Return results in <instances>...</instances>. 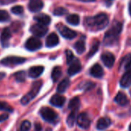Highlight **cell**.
Returning a JSON list of instances; mask_svg holds the SVG:
<instances>
[{
    "instance_id": "22",
    "label": "cell",
    "mask_w": 131,
    "mask_h": 131,
    "mask_svg": "<svg viewBox=\"0 0 131 131\" xmlns=\"http://www.w3.org/2000/svg\"><path fill=\"white\" fill-rule=\"evenodd\" d=\"M80 99L79 97H73V99H71V101H69V104H68V108L71 111H76L79 107H80Z\"/></svg>"
},
{
    "instance_id": "9",
    "label": "cell",
    "mask_w": 131,
    "mask_h": 131,
    "mask_svg": "<svg viewBox=\"0 0 131 131\" xmlns=\"http://www.w3.org/2000/svg\"><path fill=\"white\" fill-rule=\"evenodd\" d=\"M78 126L82 129H87L90 125V119L86 113H81L76 119Z\"/></svg>"
},
{
    "instance_id": "10",
    "label": "cell",
    "mask_w": 131,
    "mask_h": 131,
    "mask_svg": "<svg viewBox=\"0 0 131 131\" xmlns=\"http://www.w3.org/2000/svg\"><path fill=\"white\" fill-rule=\"evenodd\" d=\"M101 59H102V61L103 62V64H105V66H107L109 68H112L115 63V57L110 52L103 53L101 56Z\"/></svg>"
},
{
    "instance_id": "8",
    "label": "cell",
    "mask_w": 131,
    "mask_h": 131,
    "mask_svg": "<svg viewBox=\"0 0 131 131\" xmlns=\"http://www.w3.org/2000/svg\"><path fill=\"white\" fill-rule=\"evenodd\" d=\"M30 31L36 37H42L47 33L48 28L45 25L38 23L31 26Z\"/></svg>"
},
{
    "instance_id": "31",
    "label": "cell",
    "mask_w": 131,
    "mask_h": 131,
    "mask_svg": "<svg viewBox=\"0 0 131 131\" xmlns=\"http://www.w3.org/2000/svg\"><path fill=\"white\" fill-rule=\"evenodd\" d=\"M0 111H3L9 113V112H12L13 109L7 103H5V102H0Z\"/></svg>"
},
{
    "instance_id": "11",
    "label": "cell",
    "mask_w": 131,
    "mask_h": 131,
    "mask_svg": "<svg viewBox=\"0 0 131 131\" xmlns=\"http://www.w3.org/2000/svg\"><path fill=\"white\" fill-rule=\"evenodd\" d=\"M81 68L82 67H81L80 62L77 59H75L69 64V67L68 68V74L69 76H73V75H75V74H78L81 71Z\"/></svg>"
},
{
    "instance_id": "34",
    "label": "cell",
    "mask_w": 131,
    "mask_h": 131,
    "mask_svg": "<svg viewBox=\"0 0 131 131\" xmlns=\"http://www.w3.org/2000/svg\"><path fill=\"white\" fill-rule=\"evenodd\" d=\"M11 11L15 15H21L23 13V7L21 5H15L12 8Z\"/></svg>"
},
{
    "instance_id": "26",
    "label": "cell",
    "mask_w": 131,
    "mask_h": 131,
    "mask_svg": "<svg viewBox=\"0 0 131 131\" xmlns=\"http://www.w3.org/2000/svg\"><path fill=\"white\" fill-rule=\"evenodd\" d=\"M74 48H75V49H76V52L78 54H83L86 50V45H85L84 41H83V40L78 41L75 44Z\"/></svg>"
},
{
    "instance_id": "17",
    "label": "cell",
    "mask_w": 131,
    "mask_h": 131,
    "mask_svg": "<svg viewBox=\"0 0 131 131\" xmlns=\"http://www.w3.org/2000/svg\"><path fill=\"white\" fill-rule=\"evenodd\" d=\"M43 71H44V68L42 66L32 67L29 70V76L32 78H36L42 74Z\"/></svg>"
},
{
    "instance_id": "7",
    "label": "cell",
    "mask_w": 131,
    "mask_h": 131,
    "mask_svg": "<svg viewBox=\"0 0 131 131\" xmlns=\"http://www.w3.org/2000/svg\"><path fill=\"white\" fill-rule=\"evenodd\" d=\"M25 47L27 50L34 51L39 50L42 47V42L37 38L31 37L26 41V42L25 44Z\"/></svg>"
},
{
    "instance_id": "14",
    "label": "cell",
    "mask_w": 131,
    "mask_h": 131,
    "mask_svg": "<svg viewBox=\"0 0 131 131\" xmlns=\"http://www.w3.org/2000/svg\"><path fill=\"white\" fill-rule=\"evenodd\" d=\"M11 38V31L9 28H5L2 30L0 36V41L3 47H7L8 45V41Z\"/></svg>"
},
{
    "instance_id": "5",
    "label": "cell",
    "mask_w": 131,
    "mask_h": 131,
    "mask_svg": "<svg viewBox=\"0 0 131 131\" xmlns=\"http://www.w3.org/2000/svg\"><path fill=\"white\" fill-rule=\"evenodd\" d=\"M26 61L25 58L21 57H15V56H9L3 58L1 61V64L5 66H14L18 65L24 63Z\"/></svg>"
},
{
    "instance_id": "30",
    "label": "cell",
    "mask_w": 131,
    "mask_h": 131,
    "mask_svg": "<svg viewBox=\"0 0 131 131\" xmlns=\"http://www.w3.org/2000/svg\"><path fill=\"white\" fill-rule=\"evenodd\" d=\"M31 128V123L29 121H24L21 125L18 131H29Z\"/></svg>"
},
{
    "instance_id": "43",
    "label": "cell",
    "mask_w": 131,
    "mask_h": 131,
    "mask_svg": "<svg viewBox=\"0 0 131 131\" xmlns=\"http://www.w3.org/2000/svg\"><path fill=\"white\" fill-rule=\"evenodd\" d=\"M112 0H106V2H111Z\"/></svg>"
},
{
    "instance_id": "13",
    "label": "cell",
    "mask_w": 131,
    "mask_h": 131,
    "mask_svg": "<svg viewBox=\"0 0 131 131\" xmlns=\"http://www.w3.org/2000/svg\"><path fill=\"white\" fill-rule=\"evenodd\" d=\"M66 102V98L65 97L60 95V94H55L53 95L51 99H50V103L52 105L57 107H61L64 105Z\"/></svg>"
},
{
    "instance_id": "2",
    "label": "cell",
    "mask_w": 131,
    "mask_h": 131,
    "mask_svg": "<svg viewBox=\"0 0 131 131\" xmlns=\"http://www.w3.org/2000/svg\"><path fill=\"white\" fill-rule=\"evenodd\" d=\"M123 28V25L120 22H116L106 33L104 38V42L107 45H112L117 38Z\"/></svg>"
},
{
    "instance_id": "29",
    "label": "cell",
    "mask_w": 131,
    "mask_h": 131,
    "mask_svg": "<svg viewBox=\"0 0 131 131\" xmlns=\"http://www.w3.org/2000/svg\"><path fill=\"white\" fill-rule=\"evenodd\" d=\"M10 19V15L5 10H0V22L8 21Z\"/></svg>"
},
{
    "instance_id": "4",
    "label": "cell",
    "mask_w": 131,
    "mask_h": 131,
    "mask_svg": "<svg viewBox=\"0 0 131 131\" xmlns=\"http://www.w3.org/2000/svg\"><path fill=\"white\" fill-rule=\"evenodd\" d=\"M40 115L42 119L47 122L53 123L57 118V114L51 108L44 107L40 110Z\"/></svg>"
},
{
    "instance_id": "33",
    "label": "cell",
    "mask_w": 131,
    "mask_h": 131,
    "mask_svg": "<svg viewBox=\"0 0 131 131\" xmlns=\"http://www.w3.org/2000/svg\"><path fill=\"white\" fill-rule=\"evenodd\" d=\"M68 12V11L63 8V7H59V8H56L55 10H54V15H57V16H61V15H66V13Z\"/></svg>"
},
{
    "instance_id": "20",
    "label": "cell",
    "mask_w": 131,
    "mask_h": 131,
    "mask_svg": "<svg viewBox=\"0 0 131 131\" xmlns=\"http://www.w3.org/2000/svg\"><path fill=\"white\" fill-rule=\"evenodd\" d=\"M111 124V121L109 118L107 117H102L98 120L97 124V128L100 130H106L110 127Z\"/></svg>"
},
{
    "instance_id": "37",
    "label": "cell",
    "mask_w": 131,
    "mask_h": 131,
    "mask_svg": "<svg viewBox=\"0 0 131 131\" xmlns=\"http://www.w3.org/2000/svg\"><path fill=\"white\" fill-rule=\"evenodd\" d=\"M125 69L127 71H131V58H130L126 62V65H125Z\"/></svg>"
},
{
    "instance_id": "42",
    "label": "cell",
    "mask_w": 131,
    "mask_h": 131,
    "mask_svg": "<svg viewBox=\"0 0 131 131\" xmlns=\"http://www.w3.org/2000/svg\"><path fill=\"white\" fill-rule=\"evenodd\" d=\"M129 130L131 131V124H130V127H129Z\"/></svg>"
},
{
    "instance_id": "1",
    "label": "cell",
    "mask_w": 131,
    "mask_h": 131,
    "mask_svg": "<svg viewBox=\"0 0 131 131\" xmlns=\"http://www.w3.org/2000/svg\"><path fill=\"white\" fill-rule=\"evenodd\" d=\"M109 23V18L104 13L99 14L94 17L86 18V25L93 31H99L105 28Z\"/></svg>"
},
{
    "instance_id": "21",
    "label": "cell",
    "mask_w": 131,
    "mask_h": 131,
    "mask_svg": "<svg viewBox=\"0 0 131 131\" xmlns=\"http://www.w3.org/2000/svg\"><path fill=\"white\" fill-rule=\"evenodd\" d=\"M114 101H115V102L117 104H118L120 106H125L129 103V100H128L127 95L125 94L122 93V92H119L117 94V96L115 97Z\"/></svg>"
},
{
    "instance_id": "25",
    "label": "cell",
    "mask_w": 131,
    "mask_h": 131,
    "mask_svg": "<svg viewBox=\"0 0 131 131\" xmlns=\"http://www.w3.org/2000/svg\"><path fill=\"white\" fill-rule=\"evenodd\" d=\"M66 21L73 25H78L80 24V17L79 15H76V14H73V15H69V16H67L66 18Z\"/></svg>"
},
{
    "instance_id": "44",
    "label": "cell",
    "mask_w": 131,
    "mask_h": 131,
    "mask_svg": "<svg viewBox=\"0 0 131 131\" xmlns=\"http://www.w3.org/2000/svg\"><path fill=\"white\" fill-rule=\"evenodd\" d=\"M46 131H51V129H48V130H46Z\"/></svg>"
},
{
    "instance_id": "3",
    "label": "cell",
    "mask_w": 131,
    "mask_h": 131,
    "mask_svg": "<svg viewBox=\"0 0 131 131\" xmlns=\"http://www.w3.org/2000/svg\"><path fill=\"white\" fill-rule=\"evenodd\" d=\"M42 83L41 81L34 82L33 84H32V86L31 91H30L26 95H25V96L22 98V100H21V104H22V105H26V104H29V102L36 96V95H37V94L39 93V90H40V88H41V87H42Z\"/></svg>"
},
{
    "instance_id": "19",
    "label": "cell",
    "mask_w": 131,
    "mask_h": 131,
    "mask_svg": "<svg viewBox=\"0 0 131 131\" xmlns=\"http://www.w3.org/2000/svg\"><path fill=\"white\" fill-rule=\"evenodd\" d=\"M131 85V71H127L120 79V86L124 88H127Z\"/></svg>"
},
{
    "instance_id": "38",
    "label": "cell",
    "mask_w": 131,
    "mask_h": 131,
    "mask_svg": "<svg viewBox=\"0 0 131 131\" xmlns=\"http://www.w3.org/2000/svg\"><path fill=\"white\" fill-rule=\"evenodd\" d=\"M35 130L36 131H41L42 130V127L39 124H36V126H35Z\"/></svg>"
},
{
    "instance_id": "40",
    "label": "cell",
    "mask_w": 131,
    "mask_h": 131,
    "mask_svg": "<svg viewBox=\"0 0 131 131\" xmlns=\"http://www.w3.org/2000/svg\"><path fill=\"white\" fill-rule=\"evenodd\" d=\"M80 2H95L96 0H79Z\"/></svg>"
},
{
    "instance_id": "28",
    "label": "cell",
    "mask_w": 131,
    "mask_h": 131,
    "mask_svg": "<svg viewBox=\"0 0 131 131\" xmlns=\"http://www.w3.org/2000/svg\"><path fill=\"white\" fill-rule=\"evenodd\" d=\"M99 46H100V42L97 41H96L93 44V45H92V47H91V48H90V51H89V54H88V57H89V58H90V57H92L93 54H95V53L98 51Z\"/></svg>"
},
{
    "instance_id": "24",
    "label": "cell",
    "mask_w": 131,
    "mask_h": 131,
    "mask_svg": "<svg viewBox=\"0 0 131 131\" xmlns=\"http://www.w3.org/2000/svg\"><path fill=\"white\" fill-rule=\"evenodd\" d=\"M62 75V70L59 67H55L52 71V74H51V78H52V80L53 81V82H57L58 80L60 78Z\"/></svg>"
},
{
    "instance_id": "23",
    "label": "cell",
    "mask_w": 131,
    "mask_h": 131,
    "mask_svg": "<svg viewBox=\"0 0 131 131\" xmlns=\"http://www.w3.org/2000/svg\"><path fill=\"white\" fill-rule=\"evenodd\" d=\"M69 86V80L68 78H64L59 84L57 87V91L59 93H64L68 87Z\"/></svg>"
},
{
    "instance_id": "27",
    "label": "cell",
    "mask_w": 131,
    "mask_h": 131,
    "mask_svg": "<svg viewBox=\"0 0 131 131\" xmlns=\"http://www.w3.org/2000/svg\"><path fill=\"white\" fill-rule=\"evenodd\" d=\"M76 119L77 118L76 117V111H71L70 114L68 116L67 120H66V123H67L68 127H72L74 125L75 121H76Z\"/></svg>"
},
{
    "instance_id": "39",
    "label": "cell",
    "mask_w": 131,
    "mask_h": 131,
    "mask_svg": "<svg viewBox=\"0 0 131 131\" xmlns=\"http://www.w3.org/2000/svg\"><path fill=\"white\" fill-rule=\"evenodd\" d=\"M5 73H3V72H0V81H1V80H2V79L5 78Z\"/></svg>"
},
{
    "instance_id": "41",
    "label": "cell",
    "mask_w": 131,
    "mask_h": 131,
    "mask_svg": "<svg viewBox=\"0 0 131 131\" xmlns=\"http://www.w3.org/2000/svg\"><path fill=\"white\" fill-rule=\"evenodd\" d=\"M129 13H130V15H131V1L130 2V3H129Z\"/></svg>"
},
{
    "instance_id": "45",
    "label": "cell",
    "mask_w": 131,
    "mask_h": 131,
    "mask_svg": "<svg viewBox=\"0 0 131 131\" xmlns=\"http://www.w3.org/2000/svg\"><path fill=\"white\" fill-rule=\"evenodd\" d=\"M0 131H1V130H0Z\"/></svg>"
},
{
    "instance_id": "35",
    "label": "cell",
    "mask_w": 131,
    "mask_h": 131,
    "mask_svg": "<svg viewBox=\"0 0 131 131\" xmlns=\"http://www.w3.org/2000/svg\"><path fill=\"white\" fill-rule=\"evenodd\" d=\"M66 61H67V64H70L76 58L73 54V52L69 50H67L66 51Z\"/></svg>"
},
{
    "instance_id": "36",
    "label": "cell",
    "mask_w": 131,
    "mask_h": 131,
    "mask_svg": "<svg viewBox=\"0 0 131 131\" xmlns=\"http://www.w3.org/2000/svg\"><path fill=\"white\" fill-rule=\"evenodd\" d=\"M8 117V114H6V113H4V114H0V122H2L5 120H7Z\"/></svg>"
},
{
    "instance_id": "15",
    "label": "cell",
    "mask_w": 131,
    "mask_h": 131,
    "mask_svg": "<svg viewBox=\"0 0 131 131\" xmlns=\"http://www.w3.org/2000/svg\"><path fill=\"white\" fill-rule=\"evenodd\" d=\"M59 40L58 35L56 33H51L46 40V45L48 48H53L59 44Z\"/></svg>"
},
{
    "instance_id": "6",
    "label": "cell",
    "mask_w": 131,
    "mask_h": 131,
    "mask_svg": "<svg viewBox=\"0 0 131 131\" xmlns=\"http://www.w3.org/2000/svg\"><path fill=\"white\" fill-rule=\"evenodd\" d=\"M57 29L59 31L60 35L63 38H65L66 39H73L76 36V31H74L73 30L69 28L67 26H66V25H64L63 24L59 23L57 25Z\"/></svg>"
},
{
    "instance_id": "18",
    "label": "cell",
    "mask_w": 131,
    "mask_h": 131,
    "mask_svg": "<svg viewBox=\"0 0 131 131\" xmlns=\"http://www.w3.org/2000/svg\"><path fill=\"white\" fill-rule=\"evenodd\" d=\"M34 19L39 23L41 24L42 25H48L50 22H51V18L49 15L41 13V14H38L37 15H36L34 17Z\"/></svg>"
},
{
    "instance_id": "32",
    "label": "cell",
    "mask_w": 131,
    "mask_h": 131,
    "mask_svg": "<svg viewBox=\"0 0 131 131\" xmlns=\"http://www.w3.org/2000/svg\"><path fill=\"white\" fill-rule=\"evenodd\" d=\"M15 78L18 82H22L25 80V71H19L15 74Z\"/></svg>"
},
{
    "instance_id": "12",
    "label": "cell",
    "mask_w": 131,
    "mask_h": 131,
    "mask_svg": "<svg viewBox=\"0 0 131 131\" xmlns=\"http://www.w3.org/2000/svg\"><path fill=\"white\" fill-rule=\"evenodd\" d=\"M43 2L42 0H29V9L32 12H38L43 8Z\"/></svg>"
},
{
    "instance_id": "16",
    "label": "cell",
    "mask_w": 131,
    "mask_h": 131,
    "mask_svg": "<svg viewBox=\"0 0 131 131\" xmlns=\"http://www.w3.org/2000/svg\"><path fill=\"white\" fill-rule=\"evenodd\" d=\"M90 74L97 78H102L104 74V71L103 68L99 64H94L91 68H90Z\"/></svg>"
}]
</instances>
